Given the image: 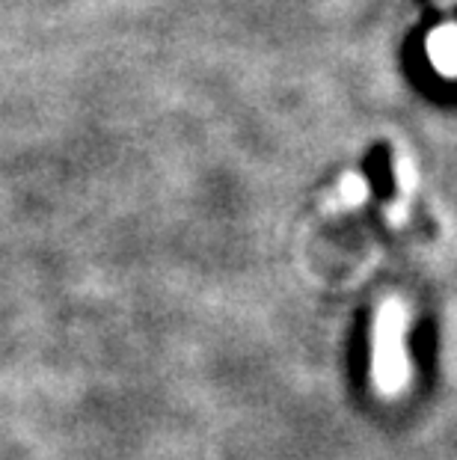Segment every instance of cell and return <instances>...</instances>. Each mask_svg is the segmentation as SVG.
Here are the masks:
<instances>
[{
    "label": "cell",
    "mask_w": 457,
    "mask_h": 460,
    "mask_svg": "<svg viewBox=\"0 0 457 460\" xmlns=\"http://www.w3.org/2000/svg\"><path fill=\"white\" fill-rule=\"evenodd\" d=\"M431 54L443 68H457V31H436L431 36Z\"/></svg>",
    "instance_id": "6da1fadb"
}]
</instances>
